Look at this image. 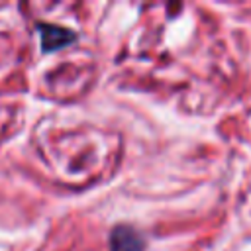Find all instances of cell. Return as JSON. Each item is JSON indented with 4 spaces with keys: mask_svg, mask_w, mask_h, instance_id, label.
Here are the masks:
<instances>
[{
    "mask_svg": "<svg viewBox=\"0 0 251 251\" xmlns=\"http://www.w3.org/2000/svg\"><path fill=\"white\" fill-rule=\"evenodd\" d=\"M145 241L131 226H116L110 233V251H143Z\"/></svg>",
    "mask_w": 251,
    "mask_h": 251,
    "instance_id": "1",
    "label": "cell"
},
{
    "mask_svg": "<svg viewBox=\"0 0 251 251\" xmlns=\"http://www.w3.org/2000/svg\"><path fill=\"white\" fill-rule=\"evenodd\" d=\"M39 37H41V47L45 53L55 51V49H63L65 45H69L71 41H75V33L59 27V25H51V24H41L39 27Z\"/></svg>",
    "mask_w": 251,
    "mask_h": 251,
    "instance_id": "2",
    "label": "cell"
}]
</instances>
